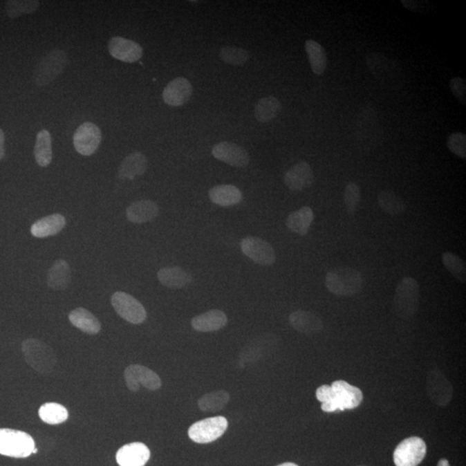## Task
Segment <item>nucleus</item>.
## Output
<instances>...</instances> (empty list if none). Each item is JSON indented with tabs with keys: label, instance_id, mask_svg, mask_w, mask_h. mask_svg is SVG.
I'll use <instances>...</instances> for the list:
<instances>
[{
	"label": "nucleus",
	"instance_id": "22",
	"mask_svg": "<svg viewBox=\"0 0 466 466\" xmlns=\"http://www.w3.org/2000/svg\"><path fill=\"white\" fill-rule=\"evenodd\" d=\"M290 322L297 332L307 335H315L321 332L324 326L321 319L318 315L304 310L292 313L290 315Z\"/></svg>",
	"mask_w": 466,
	"mask_h": 466
},
{
	"label": "nucleus",
	"instance_id": "34",
	"mask_svg": "<svg viewBox=\"0 0 466 466\" xmlns=\"http://www.w3.org/2000/svg\"><path fill=\"white\" fill-rule=\"evenodd\" d=\"M281 110V104L274 97H265L259 100L255 111V117L261 123H267L278 116Z\"/></svg>",
	"mask_w": 466,
	"mask_h": 466
},
{
	"label": "nucleus",
	"instance_id": "4",
	"mask_svg": "<svg viewBox=\"0 0 466 466\" xmlns=\"http://www.w3.org/2000/svg\"><path fill=\"white\" fill-rule=\"evenodd\" d=\"M420 286L412 277H404L396 287L394 297L395 314L403 319H412L418 311Z\"/></svg>",
	"mask_w": 466,
	"mask_h": 466
},
{
	"label": "nucleus",
	"instance_id": "38",
	"mask_svg": "<svg viewBox=\"0 0 466 466\" xmlns=\"http://www.w3.org/2000/svg\"><path fill=\"white\" fill-rule=\"evenodd\" d=\"M442 263L455 279L461 283L466 280V268L463 259L453 252L442 254Z\"/></svg>",
	"mask_w": 466,
	"mask_h": 466
},
{
	"label": "nucleus",
	"instance_id": "32",
	"mask_svg": "<svg viewBox=\"0 0 466 466\" xmlns=\"http://www.w3.org/2000/svg\"><path fill=\"white\" fill-rule=\"evenodd\" d=\"M305 50L308 55L309 64H310L312 71L316 75H322L324 74L328 65V58H326L324 48L317 41L313 39H308L305 41Z\"/></svg>",
	"mask_w": 466,
	"mask_h": 466
},
{
	"label": "nucleus",
	"instance_id": "29",
	"mask_svg": "<svg viewBox=\"0 0 466 466\" xmlns=\"http://www.w3.org/2000/svg\"><path fill=\"white\" fill-rule=\"evenodd\" d=\"M73 326L90 335H95L102 329L99 319L86 308H78L73 310L68 316Z\"/></svg>",
	"mask_w": 466,
	"mask_h": 466
},
{
	"label": "nucleus",
	"instance_id": "23",
	"mask_svg": "<svg viewBox=\"0 0 466 466\" xmlns=\"http://www.w3.org/2000/svg\"><path fill=\"white\" fill-rule=\"evenodd\" d=\"M227 321V316L223 311L213 309V310L196 316L191 321V325L198 332H216L225 328Z\"/></svg>",
	"mask_w": 466,
	"mask_h": 466
},
{
	"label": "nucleus",
	"instance_id": "40",
	"mask_svg": "<svg viewBox=\"0 0 466 466\" xmlns=\"http://www.w3.org/2000/svg\"><path fill=\"white\" fill-rule=\"evenodd\" d=\"M220 57L225 64L242 66L249 61L250 55L241 48L227 46L221 48Z\"/></svg>",
	"mask_w": 466,
	"mask_h": 466
},
{
	"label": "nucleus",
	"instance_id": "17",
	"mask_svg": "<svg viewBox=\"0 0 466 466\" xmlns=\"http://www.w3.org/2000/svg\"><path fill=\"white\" fill-rule=\"evenodd\" d=\"M109 53L114 59L128 64H133L142 57V48L134 41L121 37L111 38L109 43Z\"/></svg>",
	"mask_w": 466,
	"mask_h": 466
},
{
	"label": "nucleus",
	"instance_id": "42",
	"mask_svg": "<svg viewBox=\"0 0 466 466\" xmlns=\"http://www.w3.org/2000/svg\"><path fill=\"white\" fill-rule=\"evenodd\" d=\"M345 204L347 213L354 214L361 200V190L357 183H350L345 189Z\"/></svg>",
	"mask_w": 466,
	"mask_h": 466
},
{
	"label": "nucleus",
	"instance_id": "2",
	"mask_svg": "<svg viewBox=\"0 0 466 466\" xmlns=\"http://www.w3.org/2000/svg\"><path fill=\"white\" fill-rule=\"evenodd\" d=\"M366 64L371 74L389 88L398 89L404 85L405 72L395 59H389L378 52H371L367 55Z\"/></svg>",
	"mask_w": 466,
	"mask_h": 466
},
{
	"label": "nucleus",
	"instance_id": "9",
	"mask_svg": "<svg viewBox=\"0 0 466 466\" xmlns=\"http://www.w3.org/2000/svg\"><path fill=\"white\" fill-rule=\"evenodd\" d=\"M227 427L228 420L224 416L211 417L194 423L189 427V436L196 443H211L223 436Z\"/></svg>",
	"mask_w": 466,
	"mask_h": 466
},
{
	"label": "nucleus",
	"instance_id": "7",
	"mask_svg": "<svg viewBox=\"0 0 466 466\" xmlns=\"http://www.w3.org/2000/svg\"><path fill=\"white\" fill-rule=\"evenodd\" d=\"M382 131L378 113L372 106H364L358 114L357 141L364 147H374L382 140Z\"/></svg>",
	"mask_w": 466,
	"mask_h": 466
},
{
	"label": "nucleus",
	"instance_id": "13",
	"mask_svg": "<svg viewBox=\"0 0 466 466\" xmlns=\"http://www.w3.org/2000/svg\"><path fill=\"white\" fill-rule=\"evenodd\" d=\"M102 142V131L91 122L80 125L75 131L73 142L80 154L90 156L95 154Z\"/></svg>",
	"mask_w": 466,
	"mask_h": 466
},
{
	"label": "nucleus",
	"instance_id": "25",
	"mask_svg": "<svg viewBox=\"0 0 466 466\" xmlns=\"http://www.w3.org/2000/svg\"><path fill=\"white\" fill-rule=\"evenodd\" d=\"M66 218L59 214H52L35 222L30 228L31 234L43 239L54 236L64 228Z\"/></svg>",
	"mask_w": 466,
	"mask_h": 466
},
{
	"label": "nucleus",
	"instance_id": "18",
	"mask_svg": "<svg viewBox=\"0 0 466 466\" xmlns=\"http://www.w3.org/2000/svg\"><path fill=\"white\" fill-rule=\"evenodd\" d=\"M315 183V175L308 162H301L288 170L284 176V183L291 191L308 189Z\"/></svg>",
	"mask_w": 466,
	"mask_h": 466
},
{
	"label": "nucleus",
	"instance_id": "33",
	"mask_svg": "<svg viewBox=\"0 0 466 466\" xmlns=\"http://www.w3.org/2000/svg\"><path fill=\"white\" fill-rule=\"evenodd\" d=\"M34 155L38 165L47 167L50 165L53 152H52L51 136L47 130L41 131L37 135Z\"/></svg>",
	"mask_w": 466,
	"mask_h": 466
},
{
	"label": "nucleus",
	"instance_id": "28",
	"mask_svg": "<svg viewBox=\"0 0 466 466\" xmlns=\"http://www.w3.org/2000/svg\"><path fill=\"white\" fill-rule=\"evenodd\" d=\"M160 283L169 288H183L193 281V277L180 267H166L158 273Z\"/></svg>",
	"mask_w": 466,
	"mask_h": 466
},
{
	"label": "nucleus",
	"instance_id": "30",
	"mask_svg": "<svg viewBox=\"0 0 466 466\" xmlns=\"http://www.w3.org/2000/svg\"><path fill=\"white\" fill-rule=\"evenodd\" d=\"M212 203L221 207L234 206L242 201V192L233 185H218L209 191Z\"/></svg>",
	"mask_w": 466,
	"mask_h": 466
},
{
	"label": "nucleus",
	"instance_id": "14",
	"mask_svg": "<svg viewBox=\"0 0 466 466\" xmlns=\"http://www.w3.org/2000/svg\"><path fill=\"white\" fill-rule=\"evenodd\" d=\"M427 393L434 404L446 407L449 404L454 395L453 385L438 369L429 371L427 380Z\"/></svg>",
	"mask_w": 466,
	"mask_h": 466
},
{
	"label": "nucleus",
	"instance_id": "10",
	"mask_svg": "<svg viewBox=\"0 0 466 466\" xmlns=\"http://www.w3.org/2000/svg\"><path fill=\"white\" fill-rule=\"evenodd\" d=\"M427 454V445L422 438L410 437L395 448L393 458L395 466H417Z\"/></svg>",
	"mask_w": 466,
	"mask_h": 466
},
{
	"label": "nucleus",
	"instance_id": "12",
	"mask_svg": "<svg viewBox=\"0 0 466 466\" xmlns=\"http://www.w3.org/2000/svg\"><path fill=\"white\" fill-rule=\"evenodd\" d=\"M124 379L127 388L132 392H138L140 385L152 391H158L162 386L159 375L140 364L129 365L124 371Z\"/></svg>",
	"mask_w": 466,
	"mask_h": 466
},
{
	"label": "nucleus",
	"instance_id": "8",
	"mask_svg": "<svg viewBox=\"0 0 466 466\" xmlns=\"http://www.w3.org/2000/svg\"><path fill=\"white\" fill-rule=\"evenodd\" d=\"M68 57L66 52L60 50H52L38 62L35 69L33 79L38 86H45L54 82L64 72L67 65Z\"/></svg>",
	"mask_w": 466,
	"mask_h": 466
},
{
	"label": "nucleus",
	"instance_id": "31",
	"mask_svg": "<svg viewBox=\"0 0 466 466\" xmlns=\"http://www.w3.org/2000/svg\"><path fill=\"white\" fill-rule=\"evenodd\" d=\"M314 217V212L310 207H301V209L288 215L286 221L287 227L291 232L305 236L310 229Z\"/></svg>",
	"mask_w": 466,
	"mask_h": 466
},
{
	"label": "nucleus",
	"instance_id": "26",
	"mask_svg": "<svg viewBox=\"0 0 466 466\" xmlns=\"http://www.w3.org/2000/svg\"><path fill=\"white\" fill-rule=\"evenodd\" d=\"M148 161L144 154L134 152L129 155L121 162L118 169V176L122 179H134L135 177L144 175L147 169Z\"/></svg>",
	"mask_w": 466,
	"mask_h": 466
},
{
	"label": "nucleus",
	"instance_id": "41",
	"mask_svg": "<svg viewBox=\"0 0 466 466\" xmlns=\"http://www.w3.org/2000/svg\"><path fill=\"white\" fill-rule=\"evenodd\" d=\"M447 148L455 156L462 159L466 158V136L462 132H454L448 136Z\"/></svg>",
	"mask_w": 466,
	"mask_h": 466
},
{
	"label": "nucleus",
	"instance_id": "15",
	"mask_svg": "<svg viewBox=\"0 0 466 466\" xmlns=\"http://www.w3.org/2000/svg\"><path fill=\"white\" fill-rule=\"evenodd\" d=\"M241 250L245 256L259 265H271L276 262V252L272 245L257 236H247L241 242Z\"/></svg>",
	"mask_w": 466,
	"mask_h": 466
},
{
	"label": "nucleus",
	"instance_id": "19",
	"mask_svg": "<svg viewBox=\"0 0 466 466\" xmlns=\"http://www.w3.org/2000/svg\"><path fill=\"white\" fill-rule=\"evenodd\" d=\"M149 458L151 451L141 442L124 445L116 454V460L120 466H145Z\"/></svg>",
	"mask_w": 466,
	"mask_h": 466
},
{
	"label": "nucleus",
	"instance_id": "35",
	"mask_svg": "<svg viewBox=\"0 0 466 466\" xmlns=\"http://www.w3.org/2000/svg\"><path fill=\"white\" fill-rule=\"evenodd\" d=\"M378 201L381 209L389 215L401 214L406 209L404 201L391 190L381 191Z\"/></svg>",
	"mask_w": 466,
	"mask_h": 466
},
{
	"label": "nucleus",
	"instance_id": "43",
	"mask_svg": "<svg viewBox=\"0 0 466 466\" xmlns=\"http://www.w3.org/2000/svg\"><path fill=\"white\" fill-rule=\"evenodd\" d=\"M449 88L455 98L463 105L466 104V82L461 77H454L449 83Z\"/></svg>",
	"mask_w": 466,
	"mask_h": 466
},
{
	"label": "nucleus",
	"instance_id": "44",
	"mask_svg": "<svg viewBox=\"0 0 466 466\" xmlns=\"http://www.w3.org/2000/svg\"><path fill=\"white\" fill-rule=\"evenodd\" d=\"M402 6L412 12L427 13L434 8L432 3L427 1H416V0H402Z\"/></svg>",
	"mask_w": 466,
	"mask_h": 466
},
{
	"label": "nucleus",
	"instance_id": "20",
	"mask_svg": "<svg viewBox=\"0 0 466 466\" xmlns=\"http://www.w3.org/2000/svg\"><path fill=\"white\" fill-rule=\"evenodd\" d=\"M193 88L186 78L174 79L166 86L162 93V98L167 105L171 106H183L192 96Z\"/></svg>",
	"mask_w": 466,
	"mask_h": 466
},
{
	"label": "nucleus",
	"instance_id": "27",
	"mask_svg": "<svg viewBox=\"0 0 466 466\" xmlns=\"http://www.w3.org/2000/svg\"><path fill=\"white\" fill-rule=\"evenodd\" d=\"M71 283V267L65 260L59 259L48 270V286L54 290H64Z\"/></svg>",
	"mask_w": 466,
	"mask_h": 466
},
{
	"label": "nucleus",
	"instance_id": "36",
	"mask_svg": "<svg viewBox=\"0 0 466 466\" xmlns=\"http://www.w3.org/2000/svg\"><path fill=\"white\" fill-rule=\"evenodd\" d=\"M39 417L44 422L50 425H58L68 418V412L64 406L55 402H48L39 409Z\"/></svg>",
	"mask_w": 466,
	"mask_h": 466
},
{
	"label": "nucleus",
	"instance_id": "3",
	"mask_svg": "<svg viewBox=\"0 0 466 466\" xmlns=\"http://www.w3.org/2000/svg\"><path fill=\"white\" fill-rule=\"evenodd\" d=\"M363 278L357 270L350 267H338L328 271L326 285L332 294L350 297L360 293Z\"/></svg>",
	"mask_w": 466,
	"mask_h": 466
},
{
	"label": "nucleus",
	"instance_id": "1",
	"mask_svg": "<svg viewBox=\"0 0 466 466\" xmlns=\"http://www.w3.org/2000/svg\"><path fill=\"white\" fill-rule=\"evenodd\" d=\"M316 398L321 402V409L326 413L357 408L363 402L361 389L343 380L335 381L332 385H322L316 391Z\"/></svg>",
	"mask_w": 466,
	"mask_h": 466
},
{
	"label": "nucleus",
	"instance_id": "24",
	"mask_svg": "<svg viewBox=\"0 0 466 466\" xmlns=\"http://www.w3.org/2000/svg\"><path fill=\"white\" fill-rule=\"evenodd\" d=\"M158 205L151 201H138L128 207L127 215L132 223L142 224L151 221L158 216Z\"/></svg>",
	"mask_w": 466,
	"mask_h": 466
},
{
	"label": "nucleus",
	"instance_id": "11",
	"mask_svg": "<svg viewBox=\"0 0 466 466\" xmlns=\"http://www.w3.org/2000/svg\"><path fill=\"white\" fill-rule=\"evenodd\" d=\"M111 301L117 314L131 324H141L147 317L144 306L137 299L124 292L114 293Z\"/></svg>",
	"mask_w": 466,
	"mask_h": 466
},
{
	"label": "nucleus",
	"instance_id": "39",
	"mask_svg": "<svg viewBox=\"0 0 466 466\" xmlns=\"http://www.w3.org/2000/svg\"><path fill=\"white\" fill-rule=\"evenodd\" d=\"M40 2L34 1V0H30V1H20V0H10V1H7L6 3V10L7 15L12 19H15V17L22 15V14H30L37 12V9L39 8Z\"/></svg>",
	"mask_w": 466,
	"mask_h": 466
},
{
	"label": "nucleus",
	"instance_id": "5",
	"mask_svg": "<svg viewBox=\"0 0 466 466\" xmlns=\"http://www.w3.org/2000/svg\"><path fill=\"white\" fill-rule=\"evenodd\" d=\"M22 351L26 363L35 371L48 374L55 370L57 356L46 343L37 339H28L23 342Z\"/></svg>",
	"mask_w": 466,
	"mask_h": 466
},
{
	"label": "nucleus",
	"instance_id": "21",
	"mask_svg": "<svg viewBox=\"0 0 466 466\" xmlns=\"http://www.w3.org/2000/svg\"><path fill=\"white\" fill-rule=\"evenodd\" d=\"M274 345H276V337L274 335H265L253 339L240 354L242 364L252 363V362L261 360L269 354V351L273 349Z\"/></svg>",
	"mask_w": 466,
	"mask_h": 466
},
{
	"label": "nucleus",
	"instance_id": "37",
	"mask_svg": "<svg viewBox=\"0 0 466 466\" xmlns=\"http://www.w3.org/2000/svg\"><path fill=\"white\" fill-rule=\"evenodd\" d=\"M230 395L225 391H216L201 396L198 401V406L204 412L220 411L227 404Z\"/></svg>",
	"mask_w": 466,
	"mask_h": 466
},
{
	"label": "nucleus",
	"instance_id": "47",
	"mask_svg": "<svg viewBox=\"0 0 466 466\" xmlns=\"http://www.w3.org/2000/svg\"><path fill=\"white\" fill-rule=\"evenodd\" d=\"M277 466H298V465L297 464L290 463V462H288V463H283Z\"/></svg>",
	"mask_w": 466,
	"mask_h": 466
},
{
	"label": "nucleus",
	"instance_id": "48",
	"mask_svg": "<svg viewBox=\"0 0 466 466\" xmlns=\"http://www.w3.org/2000/svg\"><path fill=\"white\" fill-rule=\"evenodd\" d=\"M37 449L36 447L34 448L33 453L32 454H37Z\"/></svg>",
	"mask_w": 466,
	"mask_h": 466
},
{
	"label": "nucleus",
	"instance_id": "46",
	"mask_svg": "<svg viewBox=\"0 0 466 466\" xmlns=\"http://www.w3.org/2000/svg\"><path fill=\"white\" fill-rule=\"evenodd\" d=\"M437 466H450L449 462L447 460H440Z\"/></svg>",
	"mask_w": 466,
	"mask_h": 466
},
{
	"label": "nucleus",
	"instance_id": "6",
	"mask_svg": "<svg viewBox=\"0 0 466 466\" xmlns=\"http://www.w3.org/2000/svg\"><path fill=\"white\" fill-rule=\"evenodd\" d=\"M33 438L23 431L0 429V454L3 456L24 458L32 454Z\"/></svg>",
	"mask_w": 466,
	"mask_h": 466
},
{
	"label": "nucleus",
	"instance_id": "16",
	"mask_svg": "<svg viewBox=\"0 0 466 466\" xmlns=\"http://www.w3.org/2000/svg\"><path fill=\"white\" fill-rule=\"evenodd\" d=\"M212 154L221 162L236 168H243L249 165L250 156L246 149L233 142H221L214 146Z\"/></svg>",
	"mask_w": 466,
	"mask_h": 466
},
{
	"label": "nucleus",
	"instance_id": "45",
	"mask_svg": "<svg viewBox=\"0 0 466 466\" xmlns=\"http://www.w3.org/2000/svg\"><path fill=\"white\" fill-rule=\"evenodd\" d=\"M5 156V133L0 129V160Z\"/></svg>",
	"mask_w": 466,
	"mask_h": 466
}]
</instances>
